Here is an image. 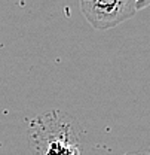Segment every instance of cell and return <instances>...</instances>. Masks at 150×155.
<instances>
[{
    "instance_id": "obj_1",
    "label": "cell",
    "mask_w": 150,
    "mask_h": 155,
    "mask_svg": "<svg viewBox=\"0 0 150 155\" xmlns=\"http://www.w3.org/2000/svg\"><path fill=\"white\" fill-rule=\"evenodd\" d=\"M85 19L97 30H109L137 14V0H80Z\"/></svg>"
},
{
    "instance_id": "obj_2",
    "label": "cell",
    "mask_w": 150,
    "mask_h": 155,
    "mask_svg": "<svg viewBox=\"0 0 150 155\" xmlns=\"http://www.w3.org/2000/svg\"><path fill=\"white\" fill-rule=\"evenodd\" d=\"M147 6H150V0H137V11H141Z\"/></svg>"
}]
</instances>
